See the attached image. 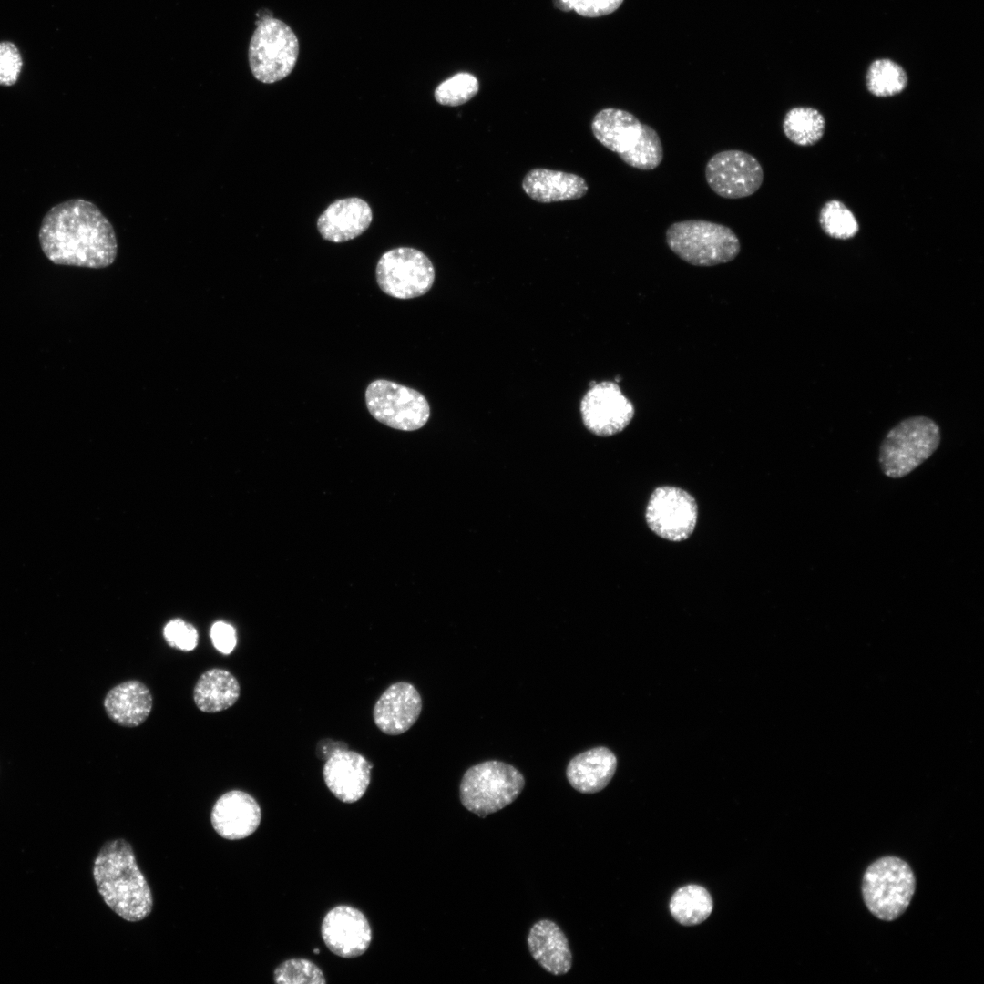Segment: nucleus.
<instances>
[{
	"instance_id": "obj_1",
	"label": "nucleus",
	"mask_w": 984,
	"mask_h": 984,
	"mask_svg": "<svg viewBox=\"0 0 984 984\" xmlns=\"http://www.w3.org/2000/svg\"><path fill=\"white\" fill-rule=\"evenodd\" d=\"M38 239L44 254L59 265L100 269L118 254L113 226L97 205L83 199L53 206L42 220Z\"/></svg>"
},
{
	"instance_id": "obj_2",
	"label": "nucleus",
	"mask_w": 984,
	"mask_h": 984,
	"mask_svg": "<svg viewBox=\"0 0 984 984\" xmlns=\"http://www.w3.org/2000/svg\"><path fill=\"white\" fill-rule=\"evenodd\" d=\"M92 873L98 893L119 917L136 922L149 915L150 887L126 840L106 842L94 860Z\"/></svg>"
},
{
	"instance_id": "obj_3",
	"label": "nucleus",
	"mask_w": 984,
	"mask_h": 984,
	"mask_svg": "<svg viewBox=\"0 0 984 984\" xmlns=\"http://www.w3.org/2000/svg\"><path fill=\"white\" fill-rule=\"evenodd\" d=\"M591 130L601 145L632 168L651 170L663 159V147L657 131L626 110L601 109L592 118Z\"/></svg>"
},
{
	"instance_id": "obj_4",
	"label": "nucleus",
	"mask_w": 984,
	"mask_h": 984,
	"mask_svg": "<svg viewBox=\"0 0 984 984\" xmlns=\"http://www.w3.org/2000/svg\"><path fill=\"white\" fill-rule=\"evenodd\" d=\"M941 440L938 425L925 415L905 418L885 436L878 461L883 474L901 478L911 473L938 449Z\"/></svg>"
},
{
	"instance_id": "obj_5",
	"label": "nucleus",
	"mask_w": 984,
	"mask_h": 984,
	"mask_svg": "<svg viewBox=\"0 0 984 984\" xmlns=\"http://www.w3.org/2000/svg\"><path fill=\"white\" fill-rule=\"evenodd\" d=\"M665 237L671 251L694 266L726 263L741 251L740 241L731 228L704 220L674 222L666 230Z\"/></svg>"
},
{
	"instance_id": "obj_6",
	"label": "nucleus",
	"mask_w": 984,
	"mask_h": 984,
	"mask_svg": "<svg viewBox=\"0 0 984 984\" xmlns=\"http://www.w3.org/2000/svg\"><path fill=\"white\" fill-rule=\"evenodd\" d=\"M525 786L523 774L513 765L490 760L468 768L459 786L460 801L480 817L496 813L514 802Z\"/></svg>"
},
{
	"instance_id": "obj_7",
	"label": "nucleus",
	"mask_w": 984,
	"mask_h": 984,
	"mask_svg": "<svg viewBox=\"0 0 984 984\" xmlns=\"http://www.w3.org/2000/svg\"><path fill=\"white\" fill-rule=\"evenodd\" d=\"M862 896L867 909L878 919L892 921L908 907L916 878L903 859L887 856L874 861L862 879Z\"/></svg>"
},
{
	"instance_id": "obj_8",
	"label": "nucleus",
	"mask_w": 984,
	"mask_h": 984,
	"mask_svg": "<svg viewBox=\"0 0 984 984\" xmlns=\"http://www.w3.org/2000/svg\"><path fill=\"white\" fill-rule=\"evenodd\" d=\"M256 25L248 51L251 71L262 83L280 81L297 62L298 38L286 23L269 15L261 16Z\"/></svg>"
},
{
	"instance_id": "obj_9",
	"label": "nucleus",
	"mask_w": 984,
	"mask_h": 984,
	"mask_svg": "<svg viewBox=\"0 0 984 984\" xmlns=\"http://www.w3.org/2000/svg\"><path fill=\"white\" fill-rule=\"evenodd\" d=\"M365 404L374 419L397 430H417L430 417V406L423 394L386 379L368 384Z\"/></svg>"
},
{
	"instance_id": "obj_10",
	"label": "nucleus",
	"mask_w": 984,
	"mask_h": 984,
	"mask_svg": "<svg viewBox=\"0 0 984 984\" xmlns=\"http://www.w3.org/2000/svg\"><path fill=\"white\" fill-rule=\"evenodd\" d=\"M375 277L385 294L397 299H412L431 289L435 268L421 251L398 247L382 255L376 265Z\"/></svg>"
},
{
	"instance_id": "obj_11",
	"label": "nucleus",
	"mask_w": 984,
	"mask_h": 984,
	"mask_svg": "<svg viewBox=\"0 0 984 984\" xmlns=\"http://www.w3.org/2000/svg\"><path fill=\"white\" fill-rule=\"evenodd\" d=\"M712 190L725 199H741L755 193L763 184L764 170L755 157L729 149L714 154L705 167Z\"/></svg>"
},
{
	"instance_id": "obj_12",
	"label": "nucleus",
	"mask_w": 984,
	"mask_h": 984,
	"mask_svg": "<svg viewBox=\"0 0 984 984\" xmlns=\"http://www.w3.org/2000/svg\"><path fill=\"white\" fill-rule=\"evenodd\" d=\"M698 508L695 499L685 490L660 487L651 494L646 521L658 536L671 541L686 539L694 530Z\"/></svg>"
},
{
	"instance_id": "obj_13",
	"label": "nucleus",
	"mask_w": 984,
	"mask_h": 984,
	"mask_svg": "<svg viewBox=\"0 0 984 984\" xmlns=\"http://www.w3.org/2000/svg\"><path fill=\"white\" fill-rule=\"evenodd\" d=\"M585 426L600 436L621 432L632 420L633 404L615 382L603 381L591 385L580 403Z\"/></svg>"
},
{
	"instance_id": "obj_14",
	"label": "nucleus",
	"mask_w": 984,
	"mask_h": 984,
	"mask_svg": "<svg viewBox=\"0 0 984 984\" xmlns=\"http://www.w3.org/2000/svg\"><path fill=\"white\" fill-rule=\"evenodd\" d=\"M322 937L335 955L352 958L364 954L372 941V929L366 917L357 908L340 905L324 916Z\"/></svg>"
},
{
	"instance_id": "obj_15",
	"label": "nucleus",
	"mask_w": 984,
	"mask_h": 984,
	"mask_svg": "<svg viewBox=\"0 0 984 984\" xmlns=\"http://www.w3.org/2000/svg\"><path fill=\"white\" fill-rule=\"evenodd\" d=\"M373 764L362 754L337 749L327 758L323 775L331 793L344 803L363 797L371 781Z\"/></svg>"
},
{
	"instance_id": "obj_16",
	"label": "nucleus",
	"mask_w": 984,
	"mask_h": 984,
	"mask_svg": "<svg viewBox=\"0 0 984 984\" xmlns=\"http://www.w3.org/2000/svg\"><path fill=\"white\" fill-rule=\"evenodd\" d=\"M422 699L414 685L405 682L390 685L379 697L373 710L375 725L384 733L398 735L417 721Z\"/></svg>"
},
{
	"instance_id": "obj_17",
	"label": "nucleus",
	"mask_w": 984,
	"mask_h": 984,
	"mask_svg": "<svg viewBox=\"0 0 984 984\" xmlns=\"http://www.w3.org/2000/svg\"><path fill=\"white\" fill-rule=\"evenodd\" d=\"M261 818L258 802L248 793L231 790L223 794L211 810L214 830L229 840L242 839L256 831Z\"/></svg>"
},
{
	"instance_id": "obj_18",
	"label": "nucleus",
	"mask_w": 984,
	"mask_h": 984,
	"mask_svg": "<svg viewBox=\"0 0 984 984\" xmlns=\"http://www.w3.org/2000/svg\"><path fill=\"white\" fill-rule=\"evenodd\" d=\"M372 220V210L364 200L357 197L340 199L321 214L317 229L324 240L343 242L364 232Z\"/></svg>"
},
{
	"instance_id": "obj_19",
	"label": "nucleus",
	"mask_w": 984,
	"mask_h": 984,
	"mask_svg": "<svg viewBox=\"0 0 984 984\" xmlns=\"http://www.w3.org/2000/svg\"><path fill=\"white\" fill-rule=\"evenodd\" d=\"M153 705L152 694L138 680L123 682L110 689L104 699L108 717L123 727H138L149 717Z\"/></svg>"
},
{
	"instance_id": "obj_20",
	"label": "nucleus",
	"mask_w": 984,
	"mask_h": 984,
	"mask_svg": "<svg viewBox=\"0 0 984 984\" xmlns=\"http://www.w3.org/2000/svg\"><path fill=\"white\" fill-rule=\"evenodd\" d=\"M532 958L548 972L559 976L569 971L572 954L565 934L553 921L536 922L528 936Z\"/></svg>"
},
{
	"instance_id": "obj_21",
	"label": "nucleus",
	"mask_w": 984,
	"mask_h": 984,
	"mask_svg": "<svg viewBox=\"0 0 984 984\" xmlns=\"http://www.w3.org/2000/svg\"><path fill=\"white\" fill-rule=\"evenodd\" d=\"M617 768V758L604 746L587 750L568 764L566 775L570 785L579 793L594 794L604 789Z\"/></svg>"
},
{
	"instance_id": "obj_22",
	"label": "nucleus",
	"mask_w": 984,
	"mask_h": 984,
	"mask_svg": "<svg viewBox=\"0 0 984 984\" xmlns=\"http://www.w3.org/2000/svg\"><path fill=\"white\" fill-rule=\"evenodd\" d=\"M522 189L530 199L550 203L580 199L586 195L589 187L579 175L537 168L525 175Z\"/></svg>"
},
{
	"instance_id": "obj_23",
	"label": "nucleus",
	"mask_w": 984,
	"mask_h": 984,
	"mask_svg": "<svg viewBox=\"0 0 984 984\" xmlns=\"http://www.w3.org/2000/svg\"><path fill=\"white\" fill-rule=\"evenodd\" d=\"M240 693V683L231 672L213 668L200 676L193 689V700L200 711L215 713L235 704Z\"/></svg>"
},
{
	"instance_id": "obj_24",
	"label": "nucleus",
	"mask_w": 984,
	"mask_h": 984,
	"mask_svg": "<svg viewBox=\"0 0 984 984\" xmlns=\"http://www.w3.org/2000/svg\"><path fill=\"white\" fill-rule=\"evenodd\" d=\"M713 908L712 898L706 888L686 885L672 895L670 911L676 921L684 926L698 925L706 920Z\"/></svg>"
},
{
	"instance_id": "obj_25",
	"label": "nucleus",
	"mask_w": 984,
	"mask_h": 984,
	"mask_svg": "<svg viewBox=\"0 0 984 984\" xmlns=\"http://www.w3.org/2000/svg\"><path fill=\"white\" fill-rule=\"evenodd\" d=\"M785 137L798 146H812L818 142L825 128L822 113L811 107H795L786 112L783 119Z\"/></svg>"
},
{
	"instance_id": "obj_26",
	"label": "nucleus",
	"mask_w": 984,
	"mask_h": 984,
	"mask_svg": "<svg viewBox=\"0 0 984 984\" xmlns=\"http://www.w3.org/2000/svg\"><path fill=\"white\" fill-rule=\"evenodd\" d=\"M908 83L905 68L890 58L873 60L866 74V85L869 93L878 97L900 94Z\"/></svg>"
},
{
	"instance_id": "obj_27",
	"label": "nucleus",
	"mask_w": 984,
	"mask_h": 984,
	"mask_svg": "<svg viewBox=\"0 0 984 984\" xmlns=\"http://www.w3.org/2000/svg\"><path fill=\"white\" fill-rule=\"evenodd\" d=\"M819 223L825 234L837 240L851 239L859 231L858 221L852 210L838 200H831L824 204L819 213Z\"/></svg>"
},
{
	"instance_id": "obj_28",
	"label": "nucleus",
	"mask_w": 984,
	"mask_h": 984,
	"mask_svg": "<svg viewBox=\"0 0 984 984\" xmlns=\"http://www.w3.org/2000/svg\"><path fill=\"white\" fill-rule=\"evenodd\" d=\"M477 77L469 73H457L440 83L434 93L436 100L444 106L456 107L469 101L478 92Z\"/></svg>"
},
{
	"instance_id": "obj_29",
	"label": "nucleus",
	"mask_w": 984,
	"mask_h": 984,
	"mask_svg": "<svg viewBox=\"0 0 984 984\" xmlns=\"http://www.w3.org/2000/svg\"><path fill=\"white\" fill-rule=\"evenodd\" d=\"M273 979L274 982L279 984H323L326 982L320 968L305 958L285 960L274 970Z\"/></svg>"
},
{
	"instance_id": "obj_30",
	"label": "nucleus",
	"mask_w": 984,
	"mask_h": 984,
	"mask_svg": "<svg viewBox=\"0 0 984 984\" xmlns=\"http://www.w3.org/2000/svg\"><path fill=\"white\" fill-rule=\"evenodd\" d=\"M167 643L183 651H193L198 644V632L195 627L180 619L171 620L163 630Z\"/></svg>"
},
{
	"instance_id": "obj_31",
	"label": "nucleus",
	"mask_w": 984,
	"mask_h": 984,
	"mask_svg": "<svg viewBox=\"0 0 984 984\" xmlns=\"http://www.w3.org/2000/svg\"><path fill=\"white\" fill-rule=\"evenodd\" d=\"M22 64V57L16 46L11 42H0L1 86L9 87L16 83Z\"/></svg>"
},
{
	"instance_id": "obj_32",
	"label": "nucleus",
	"mask_w": 984,
	"mask_h": 984,
	"mask_svg": "<svg viewBox=\"0 0 984 984\" xmlns=\"http://www.w3.org/2000/svg\"><path fill=\"white\" fill-rule=\"evenodd\" d=\"M571 10L586 17L609 15L620 7L623 0H569Z\"/></svg>"
},
{
	"instance_id": "obj_33",
	"label": "nucleus",
	"mask_w": 984,
	"mask_h": 984,
	"mask_svg": "<svg viewBox=\"0 0 984 984\" xmlns=\"http://www.w3.org/2000/svg\"><path fill=\"white\" fill-rule=\"evenodd\" d=\"M210 634L213 646L222 654H230L236 646V631L231 624L217 621L211 626Z\"/></svg>"
},
{
	"instance_id": "obj_34",
	"label": "nucleus",
	"mask_w": 984,
	"mask_h": 984,
	"mask_svg": "<svg viewBox=\"0 0 984 984\" xmlns=\"http://www.w3.org/2000/svg\"><path fill=\"white\" fill-rule=\"evenodd\" d=\"M555 6L562 11H570V4L569 0H553Z\"/></svg>"
},
{
	"instance_id": "obj_35",
	"label": "nucleus",
	"mask_w": 984,
	"mask_h": 984,
	"mask_svg": "<svg viewBox=\"0 0 984 984\" xmlns=\"http://www.w3.org/2000/svg\"><path fill=\"white\" fill-rule=\"evenodd\" d=\"M314 952H315V953H318V952H319V950H318V949H314Z\"/></svg>"
}]
</instances>
